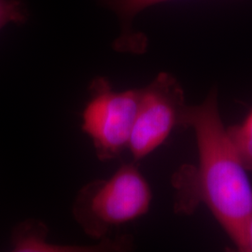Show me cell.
Returning <instances> with one entry per match:
<instances>
[{"label":"cell","instance_id":"cell-1","mask_svg":"<svg viewBox=\"0 0 252 252\" xmlns=\"http://www.w3.org/2000/svg\"><path fill=\"white\" fill-rule=\"evenodd\" d=\"M180 127L193 130L199 161L197 168L179 176L178 199L188 195L179 207L203 202L238 251L252 213V185L222 123L218 92L211 91L199 105H186Z\"/></svg>","mask_w":252,"mask_h":252},{"label":"cell","instance_id":"cell-2","mask_svg":"<svg viewBox=\"0 0 252 252\" xmlns=\"http://www.w3.org/2000/svg\"><path fill=\"white\" fill-rule=\"evenodd\" d=\"M152 200L150 184L138 167L126 163L111 177L90 181L79 190L73 218L85 234L103 240L114 228L144 216Z\"/></svg>","mask_w":252,"mask_h":252},{"label":"cell","instance_id":"cell-3","mask_svg":"<svg viewBox=\"0 0 252 252\" xmlns=\"http://www.w3.org/2000/svg\"><path fill=\"white\" fill-rule=\"evenodd\" d=\"M82 111V131L100 161L114 160L128 149L135 126L139 90L117 92L104 78L94 79Z\"/></svg>","mask_w":252,"mask_h":252},{"label":"cell","instance_id":"cell-4","mask_svg":"<svg viewBox=\"0 0 252 252\" xmlns=\"http://www.w3.org/2000/svg\"><path fill=\"white\" fill-rule=\"evenodd\" d=\"M186 106L180 84L168 74H160L139 90L135 126L128 150L135 161L153 153L167 139Z\"/></svg>","mask_w":252,"mask_h":252},{"label":"cell","instance_id":"cell-5","mask_svg":"<svg viewBox=\"0 0 252 252\" xmlns=\"http://www.w3.org/2000/svg\"><path fill=\"white\" fill-rule=\"evenodd\" d=\"M49 229L38 220H27L13 228L10 236V251L14 252H123L132 248L129 235L105 238L97 245L75 246L52 244L47 240Z\"/></svg>","mask_w":252,"mask_h":252},{"label":"cell","instance_id":"cell-6","mask_svg":"<svg viewBox=\"0 0 252 252\" xmlns=\"http://www.w3.org/2000/svg\"><path fill=\"white\" fill-rule=\"evenodd\" d=\"M227 132L244 167L252 172V109L241 124L227 127Z\"/></svg>","mask_w":252,"mask_h":252},{"label":"cell","instance_id":"cell-7","mask_svg":"<svg viewBox=\"0 0 252 252\" xmlns=\"http://www.w3.org/2000/svg\"><path fill=\"white\" fill-rule=\"evenodd\" d=\"M28 18L27 6L22 0H0V29L8 24L22 25Z\"/></svg>","mask_w":252,"mask_h":252},{"label":"cell","instance_id":"cell-8","mask_svg":"<svg viewBox=\"0 0 252 252\" xmlns=\"http://www.w3.org/2000/svg\"><path fill=\"white\" fill-rule=\"evenodd\" d=\"M122 15H132L140 9L164 0H105Z\"/></svg>","mask_w":252,"mask_h":252},{"label":"cell","instance_id":"cell-9","mask_svg":"<svg viewBox=\"0 0 252 252\" xmlns=\"http://www.w3.org/2000/svg\"><path fill=\"white\" fill-rule=\"evenodd\" d=\"M238 252H252V213L248 217L244 224L242 242Z\"/></svg>","mask_w":252,"mask_h":252}]
</instances>
